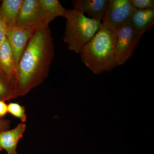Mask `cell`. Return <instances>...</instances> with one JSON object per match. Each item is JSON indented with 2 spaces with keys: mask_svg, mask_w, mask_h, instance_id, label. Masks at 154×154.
<instances>
[{
  "mask_svg": "<svg viewBox=\"0 0 154 154\" xmlns=\"http://www.w3.org/2000/svg\"><path fill=\"white\" fill-rule=\"evenodd\" d=\"M54 55L49 26L36 30L19 61L15 77L17 97L25 96L43 82Z\"/></svg>",
  "mask_w": 154,
  "mask_h": 154,
  "instance_id": "6da1fadb",
  "label": "cell"
},
{
  "mask_svg": "<svg viewBox=\"0 0 154 154\" xmlns=\"http://www.w3.org/2000/svg\"><path fill=\"white\" fill-rule=\"evenodd\" d=\"M116 30L107 22L102 25L80 54L82 62L95 74L110 72L116 66Z\"/></svg>",
  "mask_w": 154,
  "mask_h": 154,
  "instance_id": "7a4b0ae2",
  "label": "cell"
},
{
  "mask_svg": "<svg viewBox=\"0 0 154 154\" xmlns=\"http://www.w3.org/2000/svg\"><path fill=\"white\" fill-rule=\"evenodd\" d=\"M63 17L66 19L63 41L69 50L79 54L95 36L102 22L88 18L74 9L66 10Z\"/></svg>",
  "mask_w": 154,
  "mask_h": 154,
  "instance_id": "3957f363",
  "label": "cell"
},
{
  "mask_svg": "<svg viewBox=\"0 0 154 154\" xmlns=\"http://www.w3.org/2000/svg\"><path fill=\"white\" fill-rule=\"evenodd\" d=\"M50 23L39 0H23L16 26L35 31L49 26Z\"/></svg>",
  "mask_w": 154,
  "mask_h": 154,
  "instance_id": "277c9868",
  "label": "cell"
},
{
  "mask_svg": "<svg viewBox=\"0 0 154 154\" xmlns=\"http://www.w3.org/2000/svg\"><path fill=\"white\" fill-rule=\"evenodd\" d=\"M116 66L124 64L131 57L143 35L134 29L129 21L116 30Z\"/></svg>",
  "mask_w": 154,
  "mask_h": 154,
  "instance_id": "5b68a950",
  "label": "cell"
},
{
  "mask_svg": "<svg viewBox=\"0 0 154 154\" xmlns=\"http://www.w3.org/2000/svg\"><path fill=\"white\" fill-rule=\"evenodd\" d=\"M135 9L131 0H110L102 22H107L116 30L129 21Z\"/></svg>",
  "mask_w": 154,
  "mask_h": 154,
  "instance_id": "8992f818",
  "label": "cell"
},
{
  "mask_svg": "<svg viewBox=\"0 0 154 154\" xmlns=\"http://www.w3.org/2000/svg\"><path fill=\"white\" fill-rule=\"evenodd\" d=\"M35 31L16 25L7 26L6 37L12 48L17 69L23 52Z\"/></svg>",
  "mask_w": 154,
  "mask_h": 154,
  "instance_id": "52a82bcc",
  "label": "cell"
},
{
  "mask_svg": "<svg viewBox=\"0 0 154 154\" xmlns=\"http://www.w3.org/2000/svg\"><path fill=\"white\" fill-rule=\"evenodd\" d=\"M110 0H74V9L88 15V17L102 22Z\"/></svg>",
  "mask_w": 154,
  "mask_h": 154,
  "instance_id": "ba28073f",
  "label": "cell"
},
{
  "mask_svg": "<svg viewBox=\"0 0 154 154\" xmlns=\"http://www.w3.org/2000/svg\"><path fill=\"white\" fill-rule=\"evenodd\" d=\"M24 123L18 124L15 128L0 132V145L7 154H17L18 143L26 130Z\"/></svg>",
  "mask_w": 154,
  "mask_h": 154,
  "instance_id": "9c48e42d",
  "label": "cell"
},
{
  "mask_svg": "<svg viewBox=\"0 0 154 154\" xmlns=\"http://www.w3.org/2000/svg\"><path fill=\"white\" fill-rule=\"evenodd\" d=\"M0 71L15 82L17 68L12 48L7 38L0 47Z\"/></svg>",
  "mask_w": 154,
  "mask_h": 154,
  "instance_id": "30bf717a",
  "label": "cell"
},
{
  "mask_svg": "<svg viewBox=\"0 0 154 154\" xmlns=\"http://www.w3.org/2000/svg\"><path fill=\"white\" fill-rule=\"evenodd\" d=\"M129 21L137 32L143 35L154 25V9H135Z\"/></svg>",
  "mask_w": 154,
  "mask_h": 154,
  "instance_id": "8fae6325",
  "label": "cell"
},
{
  "mask_svg": "<svg viewBox=\"0 0 154 154\" xmlns=\"http://www.w3.org/2000/svg\"><path fill=\"white\" fill-rule=\"evenodd\" d=\"M0 10L8 26H16L23 0H3Z\"/></svg>",
  "mask_w": 154,
  "mask_h": 154,
  "instance_id": "7c38bea8",
  "label": "cell"
},
{
  "mask_svg": "<svg viewBox=\"0 0 154 154\" xmlns=\"http://www.w3.org/2000/svg\"><path fill=\"white\" fill-rule=\"evenodd\" d=\"M42 10L50 22L58 17H63L66 10L57 0H39Z\"/></svg>",
  "mask_w": 154,
  "mask_h": 154,
  "instance_id": "4fadbf2b",
  "label": "cell"
},
{
  "mask_svg": "<svg viewBox=\"0 0 154 154\" xmlns=\"http://www.w3.org/2000/svg\"><path fill=\"white\" fill-rule=\"evenodd\" d=\"M15 82L0 71V101H7L17 98Z\"/></svg>",
  "mask_w": 154,
  "mask_h": 154,
  "instance_id": "5bb4252c",
  "label": "cell"
},
{
  "mask_svg": "<svg viewBox=\"0 0 154 154\" xmlns=\"http://www.w3.org/2000/svg\"><path fill=\"white\" fill-rule=\"evenodd\" d=\"M8 113L20 119L22 123L27 121V115L25 107L19 103L11 102L8 105Z\"/></svg>",
  "mask_w": 154,
  "mask_h": 154,
  "instance_id": "9a60e30c",
  "label": "cell"
},
{
  "mask_svg": "<svg viewBox=\"0 0 154 154\" xmlns=\"http://www.w3.org/2000/svg\"><path fill=\"white\" fill-rule=\"evenodd\" d=\"M133 8L137 10L154 9V0H131Z\"/></svg>",
  "mask_w": 154,
  "mask_h": 154,
  "instance_id": "2e32d148",
  "label": "cell"
},
{
  "mask_svg": "<svg viewBox=\"0 0 154 154\" xmlns=\"http://www.w3.org/2000/svg\"><path fill=\"white\" fill-rule=\"evenodd\" d=\"M7 25L0 10V47L5 40Z\"/></svg>",
  "mask_w": 154,
  "mask_h": 154,
  "instance_id": "e0dca14e",
  "label": "cell"
},
{
  "mask_svg": "<svg viewBox=\"0 0 154 154\" xmlns=\"http://www.w3.org/2000/svg\"><path fill=\"white\" fill-rule=\"evenodd\" d=\"M8 113V104L5 101H0V119H4Z\"/></svg>",
  "mask_w": 154,
  "mask_h": 154,
  "instance_id": "ac0fdd59",
  "label": "cell"
},
{
  "mask_svg": "<svg viewBox=\"0 0 154 154\" xmlns=\"http://www.w3.org/2000/svg\"><path fill=\"white\" fill-rule=\"evenodd\" d=\"M11 121L8 119H0V132L9 129Z\"/></svg>",
  "mask_w": 154,
  "mask_h": 154,
  "instance_id": "d6986e66",
  "label": "cell"
},
{
  "mask_svg": "<svg viewBox=\"0 0 154 154\" xmlns=\"http://www.w3.org/2000/svg\"><path fill=\"white\" fill-rule=\"evenodd\" d=\"M2 150H3L2 148V147L1 146V145H0V152L2 151Z\"/></svg>",
  "mask_w": 154,
  "mask_h": 154,
  "instance_id": "ffe728a7",
  "label": "cell"
},
{
  "mask_svg": "<svg viewBox=\"0 0 154 154\" xmlns=\"http://www.w3.org/2000/svg\"><path fill=\"white\" fill-rule=\"evenodd\" d=\"M1 2H2V1H0V3H1Z\"/></svg>",
  "mask_w": 154,
  "mask_h": 154,
  "instance_id": "44dd1931",
  "label": "cell"
}]
</instances>
